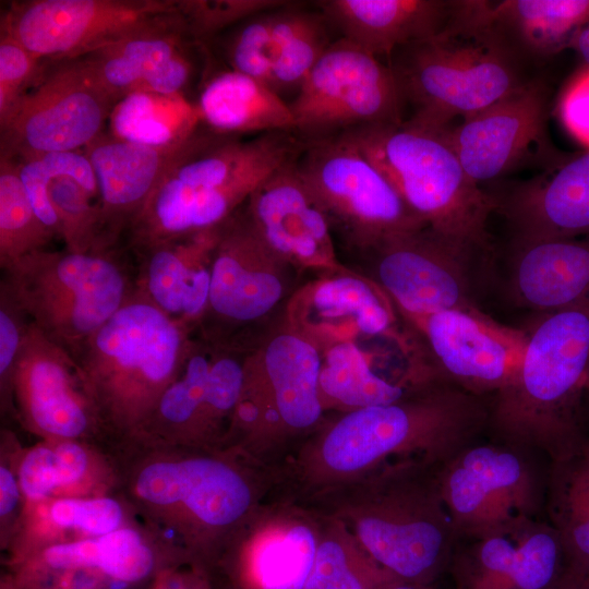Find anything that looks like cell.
I'll list each match as a JSON object with an SVG mask.
<instances>
[{"label":"cell","instance_id":"obj_1","mask_svg":"<svg viewBox=\"0 0 589 589\" xmlns=\"http://www.w3.org/2000/svg\"><path fill=\"white\" fill-rule=\"evenodd\" d=\"M112 449L117 495L179 555L229 541L251 509L247 476L215 448L128 440Z\"/></svg>","mask_w":589,"mask_h":589},{"label":"cell","instance_id":"obj_2","mask_svg":"<svg viewBox=\"0 0 589 589\" xmlns=\"http://www.w3.org/2000/svg\"><path fill=\"white\" fill-rule=\"evenodd\" d=\"M514 378L489 398L494 440L550 461L588 440L585 384L589 376V299L539 314Z\"/></svg>","mask_w":589,"mask_h":589},{"label":"cell","instance_id":"obj_3","mask_svg":"<svg viewBox=\"0 0 589 589\" xmlns=\"http://www.w3.org/2000/svg\"><path fill=\"white\" fill-rule=\"evenodd\" d=\"M193 332L134 291L71 352L111 446L141 432L179 373Z\"/></svg>","mask_w":589,"mask_h":589},{"label":"cell","instance_id":"obj_4","mask_svg":"<svg viewBox=\"0 0 589 589\" xmlns=\"http://www.w3.org/2000/svg\"><path fill=\"white\" fill-rule=\"evenodd\" d=\"M292 132L250 140L200 130L164 175L129 230L131 248L221 225L273 171L299 156Z\"/></svg>","mask_w":589,"mask_h":589},{"label":"cell","instance_id":"obj_5","mask_svg":"<svg viewBox=\"0 0 589 589\" xmlns=\"http://www.w3.org/2000/svg\"><path fill=\"white\" fill-rule=\"evenodd\" d=\"M490 402L447 381L393 404L348 411L323 435L321 466L371 476L400 464L437 467L488 431Z\"/></svg>","mask_w":589,"mask_h":589},{"label":"cell","instance_id":"obj_6","mask_svg":"<svg viewBox=\"0 0 589 589\" xmlns=\"http://www.w3.org/2000/svg\"><path fill=\"white\" fill-rule=\"evenodd\" d=\"M410 121L438 130L491 106L533 77L525 64L455 0L434 36L396 49L388 63Z\"/></svg>","mask_w":589,"mask_h":589},{"label":"cell","instance_id":"obj_7","mask_svg":"<svg viewBox=\"0 0 589 589\" xmlns=\"http://www.w3.org/2000/svg\"><path fill=\"white\" fill-rule=\"evenodd\" d=\"M446 131L404 120L342 135L378 167L429 228L493 256L488 223L494 199L467 175Z\"/></svg>","mask_w":589,"mask_h":589},{"label":"cell","instance_id":"obj_8","mask_svg":"<svg viewBox=\"0 0 589 589\" xmlns=\"http://www.w3.org/2000/svg\"><path fill=\"white\" fill-rule=\"evenodd\" d=\"M434 469L421 464L388 467L371 476L357 506V540L397 580L429 584L448 570L461 542Z\"/></svg>","mask_w":589,"mask_h":589},{"label":"cell","instance_id":"obj_9","mask_svg":"<svg viewBox=\"0 0 589 589\" xmlns=\"http://www.w3.org/2000/svg\"><path fill=\"white\" fill-rule=\"evenodd\" d=\"M113 250L34 252L2 269L0 288L46 337L71 353L135 291L134 272Z\"/></svg>","mask_w":589,"mask_h":589},{"label":"cell","instance_id":"obj_10","mask_svg":"<svg viewBox=\"0 0 589 589\" xmlns=\"http://www.w3.org/2000/svg\"><path fill=\"white\" fill-rule=\"evenodd\" d=\"M297 165L332 229L366 254L428 227L378 167L342 134L303 142Z\"/></svg>","mask_w":589,"mask_h":589},{"label":"cell","instance_id":"obj_11","mask_svg":"<svg viewBox=\"0 0 589 589\" xmlns=\"http://www.w3.org/2000/svg\"><path fill=\"white\" fill-rule=\"evenodd\" d=\"M531 453L496 440H478L435 467L441 497L461 541L536 519L545 484Z\"/></svg>","mask_w":589,"mask_h":589},{"label":"cell","instance_id":"obj_12","mask_svg":"<svg viewBox=\"0 0 589 589\" xmlns=\"http://www.w3.org/2000/svg\"><path fill=\"white\" fill-rule=\"evenodd\" d=\"M116 104L84 57L46 61L31 88L0 118V159L82 151L103 134Z\"/></svg>","mask_w":589,"mask_h":589},{"label":"cell","instance_id":"obj_13","mask_svg":"<svg viewBox=\"0 0 589 589\" xmlns=\"http://www.w3.org/2000/svg\"><path fill=\"white\" fill-rule=\"evenodd\" d=\"M288 105L293 132L303 142L404 121L405 105L389 65L341 37L329 45Z\"/></svg>","mask_w":589,"mask_h":589},{"label":"cell","instance_id":"obj_14","mask_svg":"<svg viewBox=\"0 0 589 589\" xmlns=\"http://www.w3.org/2000/svg\"><path fill=\"white\" fill-rule=\"evenodd\" d=\"M375 281L404 315L481 310L479 269L493 259L429 227L399 236L369 253Z\"/></svg>","mask_w":589,"mask_h":589},{"label":"cell","instance_id":"obj_15","mask_svg":"<svg viewBox=\"0 0 589 589\" xmlns=\"http://www.w3.org/2000/svg\"><path fill=\"white\" fill-rule=\"evenodd\" d=\"M177 11V0H28L1 14L0 29L46 61L115 44Z\"/></svg>","mask_w":589,"mask_h":589},{"label":"cell","instance_id":"obj_16","mask_svg":"<svg viewBox=\"0 0 589 589\" xmlns=\"http://www.w3.org/2000/svg\"><path fill=\"white\" fill-rule=\"evenodd\" d=\"M8 410L41 440H83L111 446L72 354L31 321L10 377Z\"/></svg>","mask_w":589,"mask_h":589},{"label":"cell","instance_id":"obj_17","mask_svg":"<svg viewBox=\"0 0 589 589\" xmlns=\"http://www.w3.org/2000/svg\"><path fill=\"white\" fill-rule=\"evenodd\" d=\"M178 555L139 521L104 536L44 548L13 564L26 589H128Z\"/></svg>","mask_w":589,"mask_h":589},{"label":"cell","instance_id":"obj_18","mask_svg":"<svg viewBox=\"0 0 589 589\" xmlns=\"http://www.w3.org/2000/svg\"><path fill=\"white\" fill-rule=\"evenodd\" d=\"M423 339L431 363L449 383L490 398L516 375L527 329L501 324L481 310L402 316Z\"/></svg>","mask_w":589,"mask_h":589},{"label":"cell","instance_id":"obj_19","mask_svg":"<svg viewBox=\"0 0 589 589\" xmlns=\"http://www.w3.org/2000/svg\"><path fill=\"white\" fill-rule=\"evenodd\" d=\"M550 91L533 77L507 96L446 131L470 179H498L527 160L556 157L548 139Z\"/></svg>","mask_w":589,"mask_h":589},{"label":"cell","instance_id":"obj_20","mask_svg":"<svg viewBox=\"0 0 589 589\" xmlns=\"http://www.w3.org/2000/svg\"><path fill=\"white\" fill-rule=\"evenodd\" d=\"M291 268L257 235L242 206L220 225L201 324L211 317L231 327L263 318L284 300Z\"/></svg>","mask_w":589,"mask_h":589},{"label":"cell","instance_id":"obj_21","mask_svg":"<svg viewBox=\"0 0 589 589\" xmlns=\"http://www.w3.org/2000/svg\"><path fill=\"white\" fill-rule=\"evenodd\" d=\"M297 158L265 178L243 208L266 245L291 267L345 271L329 220L300 173Z\"/></svg>","mask_w":589,"mask_h":589},{"label":"cell","instance_id":"obj_22","mask_svg":"<svg viewBox=\"0 0 589 589\" xmlns=\"http://www.w3.org/2000/svg\"><path fill=\"white\" fill-rule=\"evenodd\" d=\"M327 274L292 296L287 309L288 325L320 346L385 337L404 351L411 349L397 329V308L374 279L348 269Z\"/></svg>","mask_w":589,"mask_h":589},{"label":"cell","instance_id":"obj_23","mask_svg":"<svg viewBox=\"0 0 589 589\" xmlns=\"http://www.w3.org/2000/svg\"><path fill=\"white\" fill-rule=\"evenodd\" d=\"M558 534L530 519L458 545L448 567L454 589H544L565 570Z\"/></svg>","mask_w":589,"mask_h":589},{"label":"cell","instance_id":"obj_24","mask_svg":"<svg viewBox=\"0 0 589 589\" xmlns=\"http://www.w3.org/2000/svg\"><path fill=\"white\" fill-rule=\"evenodd\" d=\"M199 131L184 141L166 146L143 145L101 134L83 149L98 183L105 249H115L153 190Z\"/></svg>","mask_w":589,"mask_h":589},{"label":"cell","instance_id":"obj_25","mask_svg":"<svg viewBox=\"0 0 589 589\" xmlns=\"http://www.w3.org/2000/svg\"><path fill=\"white\" fill-rule=\"evenodd\" d=\"M492 196L512 243L589 236V151Z\"/></svg>","mask_w":589,"mask_h":589},{"label":"cell","instance_id":"obj_26","mask_svg":"<svg viewBox=\"0 0 589 589\" xmlns=\"http://www.w3.org/2000/svg\"><path fill=\"white\" fill-rule=\"evenodd\" d=\"M219 230L220 225L132 248L135 291L175 321L199 328L208 306Z\"/></svg>","mask_w":589,"mask_h":589},{"label":"cell","instance_id":"obj_27","mask_svg":"<svg viewBox=\"0 0 589 589\" xmlns=\"http://www.w3.org/2000/svg\"><path fill=\"white\" fill-rule=\"evenodd\" d=\"M17 478L25 503L53 497L117 495L111 446L83 440H41L22 448Z\"/></svg>","mask_w":589,"mask_h":589},{"label":"cell","instance_id":"obj_28","mask_svg":"<svg viewBox=\"0 0 589 589\" xmlns=\"http://www.w3.org/2000/svg\"><path fill=\"white\" fill-rule=\"evenodd\" d=\"M454 1L323 0L316 3L341 38L378 59L389 60L396 49L437 34L449 20Z\"/></svg>","mask_w":589,"mask_h":589},{"label":"cell","instance_id":"obj_29","mask_svg":"<svg viewBox=\"0 0 589 589\" xmlns=\"http://www.w3.org/2000/svg\"><path fill=\"white\" fill-rule=\"evenodd\" d=\"M508 290L539 314L589 299V236L512 243Z\"/></svg>","mask_w":589,"mask_h":589},{"label":"cell","instance_id":"obj_30","mask_svg":"<svg viewBox=\"0 0 589 589\" xmlns=\"http://www.w3.org/2000/svg\"><path fill=\"white\" fill-rule=\"evenodd\" d=\"M465 4L525 64L569 48L589 22V0H465Z\"/></svg>","mask_w":589,"mask_h":589},{"label":"cell","instance_id":"obj_31","mask_svg":"<svg viewBox=\"0 0 589 589\" xmlns=\"http://www.w3.org/2000/svg\"><path fill=\"white\" fill-rule=\"evenodd\" d=\"M249 359L271 392L278 419L291 429H306L321 418L322 351L320 345L286 325Z\"/></svg>","mask_w":589,"mask_h":589},{"label":"cell","instance_id":"obj_32","mask_svg":"<svg viewBox=\"0 0 589 589\" xmlns=\"http://www.w3.org/2000/svg\"><path fill=\"white\" fill-rule=\"evenodd\" d=\"M139 521L133 508L119 495L25 503L5 550L15 563L44 548L104 536Z\"/></svg>","mask_w":589,"mask_h":589},{"label":"cell","instance_id":"obj_33","mask_svg":"<svg viewBox=\"0 0 589 589\" xmlns=\"http://www.w3.org/2000/svg\"><path fill=\"white\" fill-rule=\"evenodd\" d=\"M192 45L197 46L176 11L83 57L101 86L118 103L130 94L145 93L170 60Z\"/></svg>","mask_w":589,"mask_h":589},{"label":"cell","instance_id":"obj_34","mask_svg":"<svg viewBox=\"0 0 589 589\" xmlns=\"http://www.w3.org/2000/svg\"><path fill=\"white\" fill-rule=\"evenodd\" d=\"M195 106L201 123L218 134L293 132L288 103L268 85L230 69L206 81Z\"/></svg>","mask_w":589,"mask_h":589},{"label":"cell","instance_id":"obj_35","mask_svg":"<svg viewBox=\"0 0 589 589\" xmlns=\"http://www.w3.org/2000/svg\"><path fill=\"white\" fill-rule=\"evenodd\" d=\"M195 337L192 335L176 378L163 393L141 432L130 440L194 446L199 416L218 346L217 341L203 334Z\"/></svg>","mask_w":589,"mask_h":589},{"label":"cell","instance_id":"obj_36","mask_svg":"<svg viewBox=\"0 0 589 589\" xmlns=\"http://www.w3.org/2000/svg\"><path fill=\"white\" fill-rule=\"evenodd\" d=\"M544 500L566 566L589 577V437L572 455L550 461Z\"/></svg>","mask_w":589,"mask_h":589},{"label":"cell","instance_id":"obj_37","mask_svg":"<svg viewBox=\"0 0 589 589\" xmlns=\"http://www.w3.org/2000/svg\"><path fill=\"white\" fill-rule=\"evenodd\" d=\"M320 347V393L323 406L329 402L351 411L388 405L433 384L392 382L380 376L373 371L370 357L352 340H338Z\"/></svg>","mask_w":589,"mask_h":589},{"label":"cell","instance_id":"obj_38","mask_svg":"<svg viewBox=\"0 0 589 589\" xmlns=\"http://www.w3.org/2000/svg\"><path fill=\"white\" fill-rule=\"evenodd\" d=\"M111 135L149 146H166L200 130L195 104L183 95L133 93L119 100L109 117Z\"/></svg>","mask_w":589,"mask_h":589},{"label":"cell","instance_id":"obj_39","mask_svg":"<svg viewBox=\"0 0 589 589\" xmlns=\"http://www.w3.org/2000/svg\"><path fill=\"white\" fill-rule=\"evenodd\" d=\"M329 24L320 13L286 4L275 11V60L268 86L279 96L301 87L333 43Z\"/></svg>","mask_w":589,"mask_h":589},{"label":"cell","instance_id":"obj_40","mask_svg":"<svg viewBox=\"0 0 589 589\" xmlns=\"http://www.w3.org/2000/svg\"><path fill=\"white\" fill-rule=\"evenodd\" d=\"M56 235L37 216L16 161L0 159V266L48 249Z\"/></svg>","mask_w":589,"mask_h":589},{"label":"cell","instance_id":"obj_41","mask_svg":"<svg viewBox=\"0 0 589 589\" xmlns=\"http://www.w3.org/2000/svg\"><path fill=\"white\" fill-rule=\"evenodd\" d=\"M247 356L230 342H218L199 416L194 446L215 448L226 424L231 428L244 388Z\"/></svg>","mask_w":589,"mask_h":589},{"label":"cell","instance_id":"obj_42","mask_svg":"<svg viewBox=\"0 0 589 589\" xmlns=\"http://www.w3.org/2000/svg\"><path fill=\"white\" fill-rule=\"evenodd\" d=\"M316 550L315 536L304 525L276 531L260 542L253 562L262 589H304Z\"/></svg>","mask_w":589,"mask_h":589},{"label":"cell","instance_id":"obj_43","mask_svg":"<svg viewBox=\"0 0 589 589\" xmlns=\"http://www.w3.org/2000/svg\"><path fill=\"white\" fill-rule=\"evenodd\" d=\"M50 204L59 225V239L74 252L106 251L101 238L99 200L72 178H52Z\"/></svg>","mask_w":589,"mask_h":589},{"label":"cell","instance_id":"obj_44","mask_svg":"<svg viewBox=\"0 0 589 589\" xmlns=\"http://www.w3.org/2000/svg\"><path fill=\"white\" fill-rule=\"evenodd\" d=\"M21 180L39 219L59 238V225L50 204L52 178H72L99 199L96 175L84 151L51 153L16 161Z\"/></svg>","mask_w":589,"mask_h":589},{"label":"cell","instance_id":"obj_45","mask_svg":"<svg viewBox=\"0 0 589 589\" xmlns=\"http://www.w3.org/2000/svg\"><path fill=\"white\" fill-rule=\"evenodd\" d=\"M286 4L281 0H177V11L192 40L205 45L223 31Z\"/></svg>","mask_w":589,"mask_h":589},{"label":"cell","instance_id":"obj_46","mask_svg":"<svg viewBox=\"0 0 589 589\" xmlns=\"http://www.w3.org/2000/svg\"><path fill=\"white\" fill-rule=\"evenodd\" d=\"M276 10L257 14L237 25L225 49L230 70L266 85H268L275 60Z\"/></svg>","mask_w":589,"mask_h":589},{"label":"cell","instance_id":"obj_47","mask_svg":"<svg viewBox=\"0 0 589 589\" xmlns=\"http://www.w3.org/2000/svg\"><path fill=\"white\" fill-rule=\"evenodd\" d=\"M44 60L9 33L0 32V118L20 100L40 75Z\"/></svg>","mask_w":589,"mask_h":589},{"label":"cell","instance_id":"obj_48","mask_svg":"<svg viewBox=\"0 0 589 589\" xmlns=\"http://www.w3.org/2000/svg\"><path fill=\"white\" fill-rule=\"evenodd\" d=\"M0 462V540L7 548L21 519L25 501L17 478V458L22 447L11 432H2Z\"/></svg>","mask_w":589,"mask_h":589},{"label":"cell","instance_id":"obj_49","mask_svg":"<svg viewBox=\"0 0 589 589\" xmlns=\"http://www.w3.org/2000/svg\"><path fill=\"white\" fill-rule=\"evenodd\" d=\"M304 589H365L350 569L348 554L339 540L327 539L317 545L315 561Z\"/></svg>","mask_w":589,"mask_h":589},{"label":"cell","instance_id":"obj_50","mask_svg":"<svg viewBox=\"0 0 589 589\" xmlns=\"http://www.w3.org/2000/svg\"><path fill=\"white\" fill-rule=\"evenodd\" d=\"M29 320L0 288V390L1 409L7 407L9 383Z\"/></svg>","mask_w":589,"mask_h":589},{"label":"cell","instance_id":"obj_51","mask_svg":"<svg viewBox=\"0 0 589 589\" xmlns=\"http://www.w3.org/2000/svg\"><path fill=\"white\" fill-rule=\"evenodd\" d=\"M560 115L573 136L589 146V68L567 87Z\"/></svg>","mask_w":589,"mask_h":589},{"label":"cell","instance_id":"obj_52","mask_svg":"<svg viewBox=\"0 0 589 589\" xmlns=\"http://www.w3.org/2000/svg\"><path fill=\"white\" fill-rule=\"evenodd\" d=\"M544 589H589V577L579 575L566 566L562 575Z\"/></svg>","mask_w":589,"mask_h":589},{"label":"cell","instance_id":"obj_53","mask_svg":"<svg viewBox=\"0 0 589 589\" xmlns=\"http://www.w3.org/2000/svg\"><path fill=\"white\" fill-rule=\"evenodd\" d=\"M569 48L574 49L589 68V22L578 31Z\"/></svg>","mask_w":589,"mask_h":589},{"label":"cell","instance_id":"obj_54","mask_svg":"<svg viewBox=\"0 0 589 589\" xmlns=\"http://www.w3.org/2000/svg\"><path fill=\"white\" fill-rule=\"evenodd\" d=\"M586 400H589V376L585 384Z\"/></svg>","mask_w":589,"mask_h":589}]
</instances>
